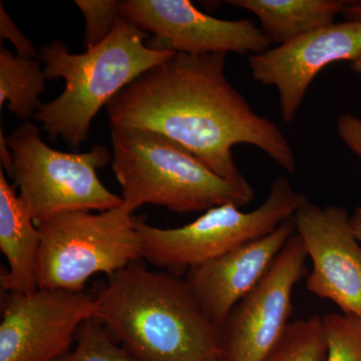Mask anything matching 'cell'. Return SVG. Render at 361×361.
<instances>
[{
	"instance_id": "1",
	"label": "cell",
	"mask_w": 361,
	"mask_h": 361,
	"mask_svg": "<svg viewBox=\"0 0 361 361\" xmlns=\"http://www.w3.org/2000/svg\"><path fill=\"white\" fill-rule=\"evenodd\" d=\"M226 54L177 52L145 71L106 104L110 126L158 133L191 152L214 173L245 183L235 145L260 149L289 173L295 155L282 130L259 115L225 73Z\"/></svg>"
},
{
	"instance_id": "2",
	"label": "cell",
	"mask_w": 361,
	"mask_h": 361,
	"mask_svg": "<svg viewBox=\"0 0 361 361\" xmlns=\"http://www.w3.org/2000/svg\"><path fill=\"white\" fill-rule=\"evenodd\" d=\"M99 320L139 361H220V329L185 277L141 261L109 276L97 294Z\"/></svg>"
},
{
	"instance_id": "3",
	"label": "cell",
	"mask_w": 361,
	"mask_h": 361,
	"mask_svg": "<svg viewBox=\"0 0 361 361\" xmlns=\"http://www.w3.org/2000/svg\"><path fill=\"white\" fill-rule=\"evenodd\" d=\"M148 37V32L121 16L110 37L84 54H71L61 40L40 47L39 59L44 65L45 77L66 80L63 94L42 103L33 116L49 139L61 137L73 148H80L103 106L145 71L177 54L151 49L145 44Z\"/></svg>"
},
{
	"instance_id": "4",
	"label": "cell",
	"mask_w": 361,
	"mask_h": 361,
	"mask_svg": "<svg viewBox=\"0 0 361 361\" xmlns=\"http://www.w3.org/2000/svg\"><path fill=\"white\" fill-rule=\"evenodd\" d=\"M111 168L122 188L123 205L165 207L173 212H202L214 207L248 205L255 190L214 173L191 152L158 133L110 126Z\"/></svg>"
},
{
	"instance_id": "5",
	"label": "cell",
	"mask_w": 361,
	"mask_h": 361,
	"mask_svg": "<svg viewBox=\"0 0 361 361\" xmlns=\"http://www.w3.org/2000/svg\"><path fill=\"white\" fill-rule=\"evenodd\" d=\"M307 202V197L281 176L271 185L266 200L248 212L234 204H225L209 209L189 224L172 229L154 227L137 217L142 260L184 277L192 268L274 232Z\"/></svg>"
},
{
	"instance_id": "6",
	"label": "cell",
	"mask_w": 361,
	"mask_h": 361,
	"mask_svg": "<svg viewBox=\"0 0 361 361\" xmlns=\"http://www.w3.org/2000/svg\"><path fill=\"white\" fill-rule=\"evenodd\" d=\"M135 219L122 205L97 214L70 211L40 223L39 288L85 291L94 275L111 276L141 261Z\"/></svg>"
},
{
	"instance_id": "7",
	"label": "cell",
	"mask_w": 361,
	"mask_h": 361,
	"mask_svg": "<svg viewBox=\"0 0 361 361\" xmlns=\"http://www.w3.org/2000/svg\"><path fill=\"white\" fill-rule=\"evenodd\" d=\"M6 142L13 155L11 179L35 224L70 211L104 212L123 205L122 197L109 191L97 175L113 159L106 146L97 145L82 154L56 151L28 122L7 135Z\"/></svg>"
},
{
	"instance_id": "8",
	"label": "cell",
	"mask_w": 361,
	"mask_h": 361,
	"mask_svg": "<svg viewBox=\"0 0 361 361\" xmlns=\"http://www.w3.org/2000/svg\"><path fill=\"white\" fill-rule=\"evenodd\" d=\"M302 240L292 235L269 270L220 326V361H263L288 329L292 296L306 273Z\"/></svg>"
},
{
	"instance_id": "9",
	"label": "cell",
	"mask_w": 361,
	"mask_h": 361,
	"mask_svg": "<svg viewBox=\"0 0 361 361\" xmlns=\"http://www.w3.org/2000/svg\"><path fill=\"white\" fill-rule=\"evenodd\" d=\"M99 315L96 295L85 291L6 292L0 361H56L70 351L80 325Z\"/></svg>"
},
{
	"instance_id": "10",
	"label": "cell",
	"mask_w": 361,
	"mask_h": 361,
	"mask_svg": "<svg viewBox=\"0 0 361 361\" xmlns=\"http://www.w3.org/2000/svg\"><path fill=\"white\" fill-rule=\"evenodd\" d=\"M120 13L142 32L152 33L149 47L190 56L257 54L269 40L250 18L226 20L197 9L188 0H122Z\"/></svg>"
},
{
	"instance_id": "11",
	"label": "cell",
	"mask_w": 361,
	"mask_h": 361,
	"mask_svg": "<svg viewBox=\"0 0 361 361\" xmlns=\"http://www.w3.org/2000/svg\"><path fill=\"white\" fill-rule=\"evenodd\" d=\"M312 271L306 279L311 293L361 317V243L346 209L307 202L293 216Z\"/></svg>"
},
{
	"instance_id": "12",
	"label": "cell",
	"mask_w": 361,
	"mask_h": 361,
	"mask_svg": "<svg viewBox=\"0 0 361 361\" xmlns=\"http://www.w3.org/2000/svg\"><path fill=\"white\" fill-rule=\"evenodd\" d=\"M361 56V20L320 28L282 45L249 56L252 78L276 87L284 122L295 118L316 75L331 63Z\"/></svg>"
},
{
	"instance_id": "13",
	"label": "cell",
	"mask_w": 361,
	"mask_h": 361,
	"mask_svg": "<svg viewBox=\"0 0 361 361\" xmlns=\"http://www.w3.org/2000/svg\"><path fill=\"white\" fill-rule=\"evenodd\" d=\"M296 227L293 218L274 232L192 268L185 275L202 310L219 327L262 280Z\"/></svg>"
},
{
	"instance_id": "14",
	"label": "cell",
	"mask_w": 361,
	"mask_h": 361,
	"mask_svg": "<svg viewBox=\"0 0 361 361\" xmlns=\"http://www.w3.org/2000/svg\"><path fill=\"white\" fill-rule=\"evenodd\" d=\"M40 233L25 199L16 194L0 169V250L8 262L1 274L7 293H32L39 289L37 279Z\"/></svg>"
},
{
	"instance_id": "15",
	"label": "cell",
	"mask_w": 361,
	"mask_h": 361,
	"mask_svg": "<svg viewBox=\"0 0 361 361\" xmlns=\"http://www.w3.org/2000/svg\"><path fill=\"white\" fill-rule=\"evenodd\" d=\"M343 0H230V6L255 14L270 44L282 45L334 25Z\"/></svg>"
},
{
	"instance_id": "16",
	"label": "cell",
	"mask_w": 361,
	"mask_h": 361,
	"mask_svg": "<svg viewBox=\"0 0 361 361\" xmlns=\"http://www.w3.org/2000/svg\"><path fill=\"white\" fill-rule=\"evenodd\" d=\"M47 80L39 59L16 56L0 47V108L8 103V110L20 120L35 116Z\"/></svg>"
},
{
	"instance_id": "17",
	"label": "cell",
	"mask_w": 361,
	"mask_h": 361,
	"mask_svg": "<svg viewBox=\"0 0 361 361\" xmlns=\"http://www.w3.org/2000/svg\"><path fill=\"white\" fill-rule=\"evenodd\" d=\"M326 342L322 316L290 322L284 336L263 361H325Z\"/></svg>"
},
{
	"instance_id": "18",
	"label": "cell",
	"mask_w": 361,
	"mask_h": 361,
	"mask_svg": "<svg viewBox=\"0 0 361 361\" xmlns=\"http://www.w3.org/2000/svg\"><path fill=\"white\" fill-rule=\"evenodd\" d=\"M77 346L56 361H139L116 339L97 318L80 325L75 336Z\"/></svg>"
},
{
	"instance_id": "19",
	"label": "cell",
	"mask_w": 361,
	"mask_h": 361,
	"mask_svg": "<svg viewBox=\"0 0 361 361\" xmlns=\"http://www.w3.org/2000/svg\"><path fill=\"white\" fill-rule=\"evenodd\" d=\"M325 361H361V317L344 313L322 316Z\"/></svg>"
},
{
	"instance_id": "20",
	"label": "cell",
	"mask_w": 361,
	"mask_h": 361,
	"mask_svg": "<svg viewBox=\"0 0 361 361\" xmlns=\"http://www.w3.org/2000/svg\"><path fill=\"white\" fill-rule=\"evenodd\" d=\"M85 18V51L104 42L115 30L121 18L120 1L116 0H75Z\"/></svg>"
},
{
	"instance_id": "21",
	"label": "cell",
	"mask_w": 361,
	"mask_h": 361,
	"mask_svg": "<svg viewBox=\"0 0 361 361\" xmlns=\"http://www.w3.org/2000/svg\"><path fill=\"white\" fill-rule=\"evenodd\" d=\"M8 39L13 42L18 56L25 58L39 59V51L35 49L32 40L21 32L13 20L9 18L4 4L0 2V40Z\"/></svg>"
},
{
	"instance_id": "22",
	"label": "cell",
	"mask_w": 361,
	"mask_h": 361,
	"mask_svg": "<svg viewBox=\"0 0 361 361\" xmlns=\"http://www.w3.org/2000/svg\"><path fill=\"white\" fill-rule=\"evenodd\" d=\"M337 132L344 144L361 158V120L350 114L337 118Z\"/></svg>"
},
{
	"instance_id": "23",
	"label": "cell",
	"mask_w": 361,
	"mask_h": 361,
	"mask_svg": "<svg viewBox=\"0 0 361 361\" xmlns=\"http://www.w3.org/2000/svg\"><path fill=\"white\" fill-rule=\"evenodd\" d=\"M0 160H1V168L4 169L6 174H8L11 179L13 174V155L2 130L0 132Z\"/></svg>"
},
{
	"instance_id": "24",
	"label": "cell",
	"mask_w": 361,
	"mask_h": 361,
	"mask_svg": "<svg viewBox=\"0 0 361 361\" xmlns=\"http://www.w3.org/2000/svg\"><path fill=\"white\" fill-rule=\"evenodd\" d=\"M348 20H361V1H348L343 13Z\"/></svg>"
},
{
	"instance_id": "25",
	"label": "cell",
	"mask_w": 361,
	"mask_h": 361,
	"mask_svg": "<svg viewBox=\"0 0 361 361\" xmlns=\"http://www.w3.org/2000/svg\"><path fill=\"white\" fill-rule=\"evenodd\" d=\"M350 222L353 225V232L356 238L361 243V208H356L355 212L350 216Z\"/></svg>"
},
{
	"instance_id": "26",
	"label": "cell",
	"mask_w": 361,
	"mask_h": 361,
	"mask_svg": "<svg viewBox=\"0 0 361 361\" xmlns=\"http://www.w3.org/2000/svg\"><path fill=\"white\" fill-rule=\"evenodd\" d=\"M350 68L361 77V56L355 59V61H351Z\"/></svg>"
}]
</instances>
